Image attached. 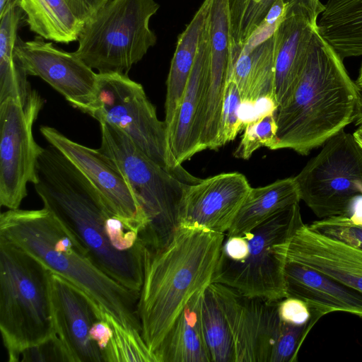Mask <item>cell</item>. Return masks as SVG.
I'll use <instances>...</instances> for the list:
<instances>
[{
  "mask_svg": "<svg viewBox=\"0 0 362 362\" xmlns=\"http://www.w3.org/2000/svg\"><path fill=\"white\" fill-rule=\"evenodd\" d=\"M21 356L23 362H72L70 354L57 333L49 339L25 349Z\"/></svg>",
  "mask_w": 362,
  "mask_h": 362,
  "instance_id": "cell-35",
  "label": "cell"
},
{
  "mask_svg": "<svg viewBox=\"0 0 362 362\" xmlns=\"http://www.w3.org/2000/svg\"><path fill=\"white\" fill-rule=\"evenodd\" d=\"M294 177L300 200L320 218L350 216L362 197V146L342 130Z\"/></svg>",
  "mask_w": 362,
  "mask_h": 362,
  "instance_id": "cell-10",
  "label": "cell"
},
{
  "mask_svg": "<svg viewBox=\"0 0 362 362\" xmlns=\"http://www.w3.org/2000/svg\"><path fill=\"white\" fill-rule=\"evenodd\" d=\"M354 123L356 126V129L353 135L355 137L356 140L362 146V93H361L359 97L358 110L356 118L354 119Z\"/></svg>",
  "mask_w": 362,
  "mask_h": 362,
  "instance_id": "cell-40",
  "label": "cell"
},
{
  "mask_svg": "<svg viewBox=\"0 0 362 362\" xmlns=\"http://www.w3.org/2000/svg\"><path fill=\"white\" fill-rule=\"evenodd\" d=\"M25 14L30 30L45 40L60 43L78 40L83 23L65 0H15Z\"/></svg>",
  "mask_w": 362,
  "mask_h": 362,
  "instance_id": "cell-26",
  "label": "cell"
},
{
  "mask_svg": "<svg viewBox=\"0 0 362 362\" xmlns=\"http://www.w3.org/2000/svg\"><path fill=\"white\" fill-rule=\"evenodd\" d=\"M308 226L315 231L362 249V225L349 216L322 218Z\"/></svg>",
  "mask_w": 362,
  "mask_h": 362,
  "instance_id": "cell-34",
  "label": "cell"
},
{
  "mask_svg": "<svg viewBox=\"0 0 362 362\" xmlns=\"http://www.w3.org/2000/svg\"><path fill=\"white\" fill-rule=\"evenodd\" d=\"M40 131L88 178L116 215L142 229L143 236L146 216L116 163L100 149L76 143L54 127L42 126Z\"/></svg>",
  "mask_w": 362,
  "mask_h": 362,
  "instance_id": "cell-14",
  "label": "cell"
},
{
  "mask_svg": "<svg viewBox=\"0 0 362 362\" xmlns=\"http://www.w3.org/2000/svg\"><path fill=\"white\" fill-rule=\"evenodd\" d=\"M242 100L235 82L227 79L219 120L216 150L234 140L244 126L241 117Z\"/></svg>",
  "mask_w": 362,
  "mask_h": 362,
  "instance_id": "cell-33",
  "label": "cell"
},
{
  "mask_svg": "<svg viewBox=\"0 0 362 362\" xmlns=\"http://www.w3.org/2000/svg\"><path fill=\"white\" fill-rule=\"evenodd\" d=\"M209 286L228 322L235 362H269L281 321L278 311L280 300L247 296L219 283H211Z\"/></svg>",
  "mask_w": 362,
  "mask_h": 362,
  "instance_id": "cell-13",
  "label": "cell"
},
{
  "mask_svg": "<svg viewBox=\"0 0 362 362\" xmlns=\"http://www.w3.org/2000/svg\"><path fill=\"white\" fill-rule=\"evenodd\" d=\"M278 311L281 320L293 325L305 324L313 317V312L303 300L290 296L279 301Z\"/></svg>",
  "mask_w": 362,
  "mask_h": 362,
  "instance_id": "cell-36",
  "label": "cell"
},
{
  "mask_svg": "<svg viewBox=\"0 0 362 362\" xmlns=\"http://www.w3.org/2000/svg\"><path fill=\"white\" fill-rule=\"evenodd\" d=\"M351 217V216H350ZM354 221H355L357 223L362 225V216L358 217V218H352L351 217Z\"/></svg>",
  "mask_w": 362,
  "mask_h": 362,
  "instance_id": "cell-44",
  "label": "cell"
},
{
  "mask_svg": "<svg viewBox=\"0 0 362 362\" xmlns=\"http://www.w3.org/2000/svg\"><path fill=\"white\" fill-rule=\"evenodd\" d=\"M0 238L25 251L81 289L125 328L140 332V292L104 273L88 252L48 209H8L0 216Z\"/></svg>",
  "mask_w": 362,
  "mask_h": 362,
  "instance_id": "cell-3",
  "label": "cell"
},
{
  "mask_svg": "<svg viewBox=\"0 0 362 362\" xmlns=\"http://www.w3.org/2000/svg\"><path fill=\"white\" fill-rule=\"evenodd\" d=\"M228 78L235 82L243 104L253 105L262 99L276 103L272 37L251 52L243 48L230 52Z\"/></svg>",
  "mask_w": 362,
  "mask_h": 362,
  "instance_id": "cell-21",
  "label": "cell"
},
{
  "mask_svg": "<svg viewBox=\"0 0 362 362\" xmlns=\"http://www.w3.org/2000/svg\"><path fill=\"white\" fill-rule=\"evenodd\" d=\"M211 0H204L185 29L178 36L167 78L165 122L167 128L180 105L194 62L201 35L206 24Z\"/></svg>",
  "mask_w": 362,
  "mask_h": 362,
  "instance_id": "cell-23",
  "label": "cell"
},
{
  "mask_svg": "<svg viewBox=\"0 0 362 362\" xmlns=\"http://www.w3.org/2000/svg\"><path fill=\"white\" fill-rule=\"evenodd\" d=\"M204 290L190 298L175 321L154 353L156 362H211L201 320Z\"/></svg>",
  "mask_w": 362,
  "mask_h": 362,
  "instance_id": "cell-22",
  "label": "cell"
},
{
  "mask_svg": "<svg viewBox=\"0 0 362 362\" xmlns=\"http://www.w3.org/2000/svg\"><path fill=\"white\" fill-rule=\"evenodd\" d=\"M21 16L16 2L0 16V103L8 98L25 100L32 90L28 75L14 55Z\"/></svg>",
  "mask_w": 362,
  "mask_h": 362,
  "instance_id": "cell-27",
  "label": "cell"
},
{
  "mask_svg": "<svg viewBox=\"0 0 362 362\" xmlns=\"http://www.w3.org/2000/svg\"><path fill=\"white\" fill-rule=\"evenodd\" d=\"M44 105L33 90L26 100L0 103V204L18 209L28 195L27 184L37 182L36 166L42 147L35 141L33 126Z\"/></svg>",
  "mask_w": 362,
  "mask_h": 362,
  "instance_id": "cell-11",
  "label": "cell"
},
{
  "mask_svg": "<svg viewBox=\"0 0 362 362\" xmlns=\"http://www.w3.org/2000/svg\"><path fill=\"white\" fill-rule=\"evenodd\" d=\"M317 27L342 59L362 55V0H327Z\"/></svg>",
  "mask_w": 362,
  "mask_h": 362,
  "instance_id": "cell-24",
  "label": "cell"
},
{
  "mask_svg": "<svg viewBox=\"0 0 362 362\" xmlns=\"http://www.w3.org/2000/svg\"><path fill=\"white\" fill-rule=\"evenodd\" d=\"M87 114L121 129L149 158L185 183L202 180L175 162L165 121L158 118L143 86L128 75L98 73L95 99Z\"/></svg>",
  "mask_w": 362,
  "mask_h": 362,
  "instance_id": "cell-8",
  "label": "cell"
},
{
  "mask_svg": "<svg viewBox=\"0 0 362 362\" xmlns=\"http://www.w3.org/2000/svg\"><path fill=\"white\" fill-rule=\"evenodd\" d=\"M318 18L303 1L293 0L272 36L278 107L288 98L296 83Z\"/></svg>",
  "mask_w": 362,
  "mask_h": 362,
  "instance_id": "cell-18",
  "label": "cell"
},
{
  "mask_svg": "<svg viewBox=\"0 0 362 362\" xmlns=\"http://www.w3.org/2000/svg\"><path fill=\"white\" fill-rule=\"evenodd\" d=\"M14 55L28 76L41 78L71 105L88 113L95 99L98 73L74 52L58 49L38 36L25 42L18 37Z\"/></svg>",
  "mask_w": 362,
  "mask_h": 362,
  "instance_id": "cell-12",
  "label": "cell"
},
{
  "mask_svg": "<svg viewBox=\"0 0 362 362\" xmlns=\"http://www.w3.org/2000/svg\"><path fill=\"white\" fill-rule=\"evenodd\" d=\"M201 320L211 362H235L234 345L228 322L209 286L203 291Z\"/></svg>",
  "mask_w": 362,
  "mask_h": 362,
  "instance_id": "cell-28",
  "label": "cell"
},
{
  "mask_svg": "<svg viewBox=\"0 0 362 362\" xmlns=\"http://www.w3.org/2000/svg\"><path fill=\"white\" fill-rule=\"evenodd\" d=\"M112 335V327L107 320L103 311V317L93 324L90 331V338L100 351L102 356Z\"/></svg>",
  "mask_w": 362,
  "mask_h": 362,
  "instance_id": "cell-39",
  "label": "cell"
},
{
  "mask_svg": "<svg viewBox=\"0 0 362 362\" xmlns=\"http://www.w3.org/2000/svg\"><path fill=\"white\" fill-rule=\"evenodd\" d=\"M300 201L294 177L252 187L226 236L243 235L288 206Z\"/></svg>",
  "mask_w": 362,
  "mask_h": 362,
  "instance_id": "cell-25",
  "label": "cell"
},
{
  "mask_svg": "<svg viewBox=\"0 0 362 362\" xmlns=\"http://www.w3.org/2000/svg\"><path fill=\"white\" fill-rule=\"evenodd\" d=\"M209 68V37L206 20L180 105L168 127L170 150L175 162L180 165L202 151L199 124Z\"/></svg>",
  "mask_w": 362,
  "mask_h": 362,
  "instance_id": "cell-19",
  "label": "cell"
},
{
  "mask_svg": "<svg viewBox=\"0 0 362 362\" xmlns=\"http://www.w3.org/2000/svg\"><path fill=\"white\" fill-rule=\"evenodd\" d=\"M74 15L84 24L110 0H65Z\"/></svg>",
  "mask_w": 362,
  "mask_h": 362,
  "instance_id": "cell-38",
  "label": "cell"
},
{
  "mask_svg": "<svg viewBox=\"0 0 362 362\" xmlns=\"http://www.w3.org/2000/svg\"><path fill=\"white\" fill-rule=\"evenodd\" d=\"M252 187L244 175L221 173L187 185L179 212V226L226 233Z\"/></svg>",
  "mask_w": 362,
  "mask_h": 362,
  "instance_id": "cell-15",
  "label": "cell"
},
{
  "mask_svg": "<svg viewBox=\"0 0 362 362\" xmlns=\"http://www.w3.org/2000/svg\"><path fill=\"white\" fill-rule=\"evenodd\" d=\"M51 272L0 238V331L8 362L56 334Z\"/></svg>",
  "mask_w": 362,
  "mask_h": 362,
  "instance_id": "cell-5",
  "label": "cell"
},
{
  "mask_svg": "<svg viewBox=\"0 0 362 362\" xmlns=\"http://www.w3.org/2000/svg\"><path fill=\"white\" fill-rule=\"evenodd\" d=\"M155 0H110L83 24L74 53L98 73L128 75L156 43Z\"/></svg>",
  "mask_w": 362,
  "mask_h": 362,
  "instance_id": "cell-7",
  "label": "cell"
},
{
  "mask_svg": "<svg viewBox=\"0 0 362 362\" xmlns=\"http://www.w3.org/2000/svg\"><path fill=\"white\" fill-rule=\"evenodd\" d=\"M356 83L358 86V87L359 88V89L361 90H362V64L360 67L358 76L357 80L356 81Z\"/></svg>",
  "mask_w": 362,
  "mask_h": 362,
  "instance_id": "cell-43",
  "label": "cell"
},
{
  "mask_svg": "<svg viewBox=\"0 0 362 362\" xmlns=\"http://www.w3.org/2000/svg\"><path fill=\"white\" fill-rule=\"evenodd\" d=\"M105 315L112 327V335L103 354V361L156 362L140 332L125 328L106 312Z\"/></svg>",
  "mask_w": 362,
  "mask_h": 362,
  "instance_id": "cell-30",
  "label": "cell"
},
{
  "mask_svg": "<svg viewBox=\"0 0 362 362\" xmlns=\"http://www.w3.org/2000/svg\"><path fill=\"white\" fill-rule=\"evenodd\" d=\"M276 0H228L230 45L242 49Z\"/></svg>",
  "mask_w": 362,
  "mask_h": 362,
  "instance_id": "cell-29",
  "label": "cell"
},
{
  "mask_svg": "<svg viewBox=\"0 0 362 362\" xmlns=\"http://www.w3.org/2000/svg\"><path fill=\"white\" fill-rule=\"evenodd\" d=\"M35 189L88 252L95 264L123 286L140 292L147 248L142 229L116 215L88 178L56 147L43 148Z\"/></svg>",
  "mask_w": 362,
  "mask_h": 362,
  "instance_id": "cell-1",
  "label": "cell"
},
{
  "mask_svg": "<svg viewBox=\"0 0 362 362\" xmlns=\"http://www.w3.org/2000/svg\"><path fill=\"white\" fill-rule=\"evenodd\" d=\"M306 4L314 12L317 13L320 16L323 11L324 4L320 0H300Z\"/></svg>",
  "mask_w": 362,
  "mask_h": 362,
  "instance_id": "cell-41",
  "label": "cell"
},
{
  "mask_svg": "<svg viewBox=\"0 0 362 362\" xmlns=\"http://www.w3.org/2000/svg\"><path fill=\"white\" fill-rule=\"evenodd\" d=\"M287 297L303 300L322 315L343 312L362 318V293L308 267L286 261Z\"/></svg>",
  "mask_w": 362,
  "mask_h": 362,
  "instance_id": "cell-20",
  "label": "cell"
},
{
  "mask_svg": "<svg viewBox=\"0 0 362 362\" xmlns=\"http://www.w3.org/2000/svg\"><path fill=\"white\" fill-rule=\"evenodd\" d=\"M51 295L56 333L72 362H102V354L90 338L93 324L103 310L81 289L51 272Z\"/></svg>",
  "mask_w": 362,
  "mask_h": 362,
  "instance_id": "cell-16",
  "label": "cell"
},
{
  "mask_svg": "<svg viewBox=\"0 0 362 362\" xmlns=\"http://www.w3.org/2000/svg\"><path fill=\"white\" fill-rule=\"evenodd\" d=\"M361 93L317 27L296 83L276 110V141L272 150L308 155L354 122Z\"/></svg>",
  "mask_w": 362,
  "mask_h": 362,
  "instance_id": "cell-2",
  "label": "cell"
},
{
  "mask_svg": "<svg viewBox=\"0 0 362 362\" xmlns=\"http://www.w3.org/2000/svg\"><path fill=\"white\" fill-rule=\"evenodd\" d=\"M249 253L248 242L244 235L225 236L221 254L230 260L243 262Z\"/></svg>",
  "mask_w": 362,
  "mask_h": 362,
  "instance_id": "cell-37",
  "label": "cell"
},
{
  "mask_svg": "<svg viewBox=\"0 0 362 362\" xmlns=\"http://www.w3.org/2000/svg\"><path fill=\"white\" fill-rule=\"evenodd\" d=\"M225 236L179 226L165 247L147 251L137 311L153 355L190 298L212 283Z\"/></svg>",
  "mask_w": 362,
  "mask_h": 362,
  "instance_id": "cell-4",
  "label": "cell"
},
{
  "mask_svg": "<svg viewBox=\"0 0 362 362\" xmlns=\"http://www.w3.org/2000/svg\"><path fill=\"white\" fill-rule=\"evenodd\" d=\"M100 150L121 170L141 207L147 226L143 241L149 252L165 247L179 226L187 185L149 158L121 129L100 122Z\"/></svg>",
  "mask_w": 362,
  "mask_h": 362,
  "instance_id": "cell-6",
  "label": "cell"
},
{
  "mask_svg": "<svg viewBox=\"0 0 362 362\" xmlns=\"http://www.w3.org/2000/svg\"><path fill=\"white\" fill-rule=\"evenodd\" d=\"M286 261L315 270L362 293V249L312 230L298 228L288 243Z\"/></svg>",
  "mask_w": 362,
  "mask_h": 362,
  "instance_id": "cell-17",
  "label": "cell"
},
{
  "mask_svg": "<svg viewBox=\"0 0 362 362\" xmlns=\"http://www.w3.org/2000/svg\"><path fill=\"white\" fill-rule=\"evenodd\" d=\"M275 112L265 114L245 124L241 141L233 154L235 158L247 160L261 147L272 150L276 141Z\"/></svg>",
  "mask_w": 362,
  "mask_h": 362,
  "instance_id": "cell-32",
  "label": "cell"
},
{
  "mask_svg": "<svg viewBox=\"0 0 362 362\" xmlns=\"http://www.w3.org/2000/svg\"><path fill=\"white\" fill-rule=\"evenodd\" d=\"M312 318L305 324L293 325L281 320L272 346L269 362H296L299 349L308 334L323 317L310 309Z\"/></svg>",
  "mask_w": 362,
  "mask_h": 362,
  "instance_id": "cell-31",
  "label": "cell"
},
{
  "mask_svg": "<svg viewBox=\"0 0 362 362\" xmlns=\"http://www.w3.org/2000/svg\"><path fill=\"white\" fill-rule=\"evenodd\" d=\"M15 0H0V16H1L9 6L13 3Z\"/></svg>",
  "mask_w": 362,
  "mask_h": 362,
  "instance_id": "cell-42",
  "label": "cell"
},
{
  "mask_svg": "<svg viewBox=\"0 0 362 362\" xmlns=\"http://www.w3.org/2000/svg\"><path fill=\"white\" fill-rule=\"evenodd\" d=\"M303 224L298 202L243 235L248 242L247 257L243 262H236L220 252L212 283L269 301L286 298V247L296 230Z\"/></svg>",
  "mask_w": 362,
  "mask_h": 362,
  "instance_id": "cell-9",
  "label": "cell"
}]
</instances>
